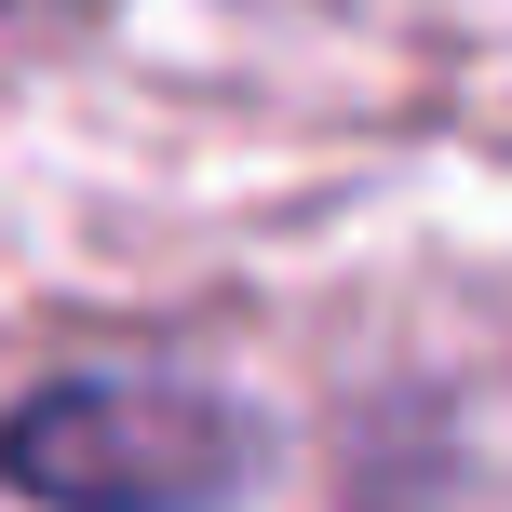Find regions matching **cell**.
<instances>
[{
  "mask_svg": "<svg viewBox=\"0 0 512 512\" xmlns=\"http://www.w3.org/2000/svg\"><path fill=\"white\" fill-rule=\"evenodd\" d=\"M0 472L54 512H216L243 486V418L189 378H54L0 418Z\"/></svg>",
  "mask_w": 512,
  "mask_h": 512,
  "instance_id": "6da1fadb",
  "label": "cell"
}]
</instances>
